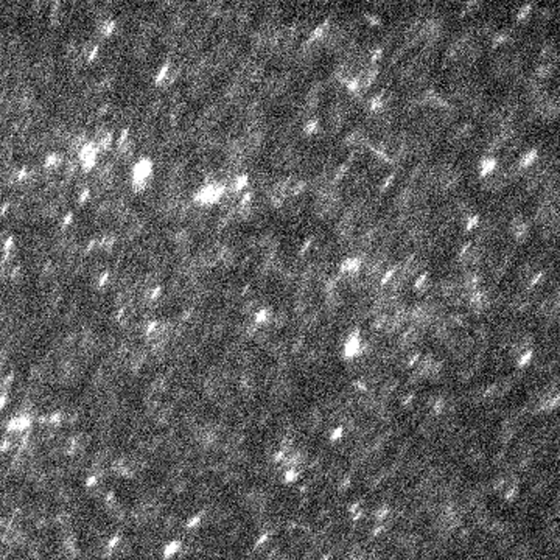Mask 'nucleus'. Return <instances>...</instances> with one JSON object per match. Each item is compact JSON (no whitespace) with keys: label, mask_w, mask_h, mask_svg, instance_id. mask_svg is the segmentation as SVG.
Here are the masks:
<instances>
[{"label":"nucleus","mask_w":560,"mask_h":560,"mask_svg":"<svg viewBox=\"0 0 560 560\" xmlns=\"http://www.w3.org/2000/svg\"><path fill=\"white\" fill-rule=\"evenodd\" d=\"M367 19H369L371 24H380V17L378 16H372V14H367Z\"/></svg>","instance_id":"23"},{"label":"nucleus","mask_w":560,"mask_h":560,"mask_svg":"<svg viewBox=\"0 0 560 560\" xmlns=\"http://www.w3.org/2000/svg\"><path fill=\"white\" fill-rule=\"evenodd\" d=\"M529 305H531V299L526 296H517L512 300V307L518 311H526Z\"/></svg>","instance_id":"13"},{"label":"nucleus","mask_w":560,"mask_h":560,"mask_svg":"<svg viewBox=\"0 0 560 560\" xmlns=\"http://www.w3.org/2000/svg\"><path fill=\"white\" fill-rule=\"evenodd\" d=\"M429 287V279H428V274L427 272H422L417 280L414 282V290L416 291H425L427 288Z\"/></svg>","instance_id":"15"},{"label":"nucleus","mask_w":560,"mask_h":560,"mask_svg":"<svg viewBox=\"0 0 560 560\" xmlns=\"http://www.w3.org/2000/svg\"><path fill=\"white\" fill-rule=\"evenodd\" d=\"M537 274V266H535V263H532V262H526V263H523L521 266H520V269H518V279H520V282H523V283H529V280L534 277V275Z\"/></svg>","instance_id":"8"},{"label":"nucleus","mask_w":560,"mask_h":560,"mask_svg":"<svg viewBox=\"0 0 560 560\" xmlns=\"http://www.w3.org/2000/svg\"><path fill=\"white\" fill-rule=\"evenodd\" d=\"M247 181H249V178H247L246 174H241V176H237V178L234 179V182H232V191H240V190H243V188L247 186Z\"/></svg>","instance_id":"16"},{"label":"nucleus","mask_w":560,"mask_h":560,"mask_svg":"<svg viewBox=\"0 0 560 560\" xmlns=\"http://www.w3.org/2000/svg\"><path fill=\"white\" fill-rule=\"evenodd\" d=\"M318 130H319V123H318L316 118H310V120L304 125V133H305L307 135H313V134H316Z\"/></svg>","instance_id":"17"},{"label":"nucleus","mask_w":560,"mask_h":560,"mask_svg":"<svg viewBox=\"0 0 560 560\" xmlns=\"http://www.w3.org/2000/svg\"><path fill=\"white\" fill-rule=\"evenodd\" d=\"M507 181L504 178L503 171L501 173H497V174H492V176L485 178L484 181V188L485 190H492V191H498V190H503V187L506 186Z\"/></svg>","instance_id":"6"},{"label":"nucleus","mask_w":560,"mask_h":560,"mask_svg":"<svg viewBox=\"0 0 560 560\" xmlns=\"http://www.w3.org/2000/svg\"><path fill=\"white\" fill-rule=\"evenodd\" d=\"M557 49L554 44H548L545 45L540 52V62H546V64H554L557 62Z\"/></svg>","instance_id":"9"},{"label":"nucleus","mask_w":560,"mask_h":560,"mask_svg":"<svg viewBox=\"0 0 560 560\" xmlns=\"http://www.w3.org/2000/svg\"><path fill=\"white\" fill-rule=\"evenodd\" d=\"M361 352H363V344L360 339V332L355 330V332L348 335L347 341L344 344V356L348 358V360H352V358L360 356Z\"/></svg>","instance_id":"3"},{"label":"nucleus","mask_w":560,"mask_h":560,"mask_svg":"<svg viewBox=\"0 0 560 560\" xmlns=\"http://www.w3.org/2000/svg\"><path fill=\"white\" fill-rule=\"evenodd\" d=\"M497 168H498V160L495 158H484L480 162V174L484 179L492 176V174L497 171Z\"/></svg>","instance_id":"7"},{"label":"nucleus","mask_w":560,"mask_h":560,"mask_svg":"<svg viewBox=\"0 0 560 560\" xmlns=\"http://www.w3.org/2000/svg\"><path fill=\"white\" fill-rule=\"evenodd\" d=\"M537 158H538V151L537 150H529V151H526L525 154L521 156L517 165H518L521 170H526V168L532 167V165H535Z\"/></svg>","instance_id":"10"},{"label":"nucleus","mask_w":560,"mask_h":560,"mask_svg":"<svg viewBox=\"0 0 560 560\" xmlns=\"http://www.w3.org/2000/svg\"><path fill=\"white\" fill-rule=\"evenodd\" d=\"M412 191H414V188L409 186L403 187L399 191V195L396 198V207L399 209V212H406L409 209V206L412 204Z\"/></svg>","instance_id":"5"},{"label":"nucleus","mask_w":560,"mask_h":560,"mask_svg":"<svg viewBox=\"0 0 560 560\" xmlns=\"http://www.w3.org/2000/svg\"><path fill=\"white\" fill-rule=\"evenodd\" d=\"M510 232L512 235L515 237V240L523 243L526 241V238L529 235V224L525 221V218L523 216H515L510 221Z\"/></svg>","instance_id":"4"},{"label":"nucleus","mask_w":560,"mask_h":560,"mask_svg":"<svg viewBox=\"0 0 560 560\" xmlns=\"http://www.w3.org/2000/svg\"><path fill=\"white\" fill-rule=\"evenodd\" d=\"M480 34H482V36H493V24L492 22L482 24L480 27Z\"/></svg>","instance_id":"21"},{"label":"nucleus","mask_w":560,"mask_h":560,"mask_svg":"<svg viewBox=\"0 0 560 560\" xmlns=\"http://www.w3.org/2000/svg\"><path fill=\"white\" fill-rule=\"evenodd\" d=\"M554 70H556V66L554 64H546V62H540L538 66H537V69H535V73L534 75L538 78V80H541V81H545L546 78H549V77H553V73H554Z\"/></svg>","instance_id":"11"},{"label":"nucleus","mask_w":560,"mask_h":560,"mask_svg":"<svg viewBox=\"0 0 560 560\" xmlns=\"http://www.w3.org/2000/svg\"><path fill=\"white\" fill-rule=\"evenodd\" d=\"M347 173H348V163H343V165H339V167H338V170H336V171H335V174H333V179H332V182H333V184H336V182H339L341 179H344Z\"/></svg>","instance_id":"18"},{"label":"nucleus","mask_w":560,"mask_h":560,"mask_svg":"<svg viewBox=\"0 0 560 560\" xmlns=\"http://www.w3.org/2000/svg\"><path fill=\"white\" fill-rule=\"evenodd\" d=\"M531 10H532V3H526V5H523L521 8H520V11H518V21H523V19H526V17L529 16V13H531Z\"/></svg>","instance_id":"20"},{"label":"nucleus","mask_w":560,"mask_h":560,"mask_svg":"<svg viewBox=\"0 0 560 560\" xmlns=\"http://www.w3.org/2000/svg\"><path fill=\"white\" fill-rule=\"evenodd\" d=\"M272 320V311L268 308H262L255 315V324H269Z\"/></svg>","instance_id":"12"},{"label":"nucleus","mask_w":560,"mask_h":560,"mask_svg":"<svg viewBox=\"0 0 560 560\" xmlns=\"http://www.w3.org/2000/svg\"><path fill=\"white\" fill-rule=\"evenodd\" d=\"M363 269V260L360 257H348V259H344L341 262V266H339V279H352V277H356L358 274L361 272Z\"/></svg>","instance_id":"2"},{"label":"nucleus","mask_w":560,"mask_h":560,"mask_svg":"<svg viewBox=\"0 0 560 560\" xmlns=\"http://www.w3.org/2000/svg\"><path fill=\"white\" fill-rule=\"evenodd\" d=\"M392 181H394V174H389V178H388V179H384L383 184H381V191H383V190H386V188L391 186V182H392Z\"/></svg>","instance_id":"22"},{"label":"nucleus","mask_w":560,"mask_h":560,"mask_svg":"<svg viewBox=\"0 0 560 560\" xmlns=\"http://www.w3.org/2000/svg\"><path fill=\"white\" fill-rule=\"evenodd\" d=\"M478 221H480V216L478 215H470L469 218H465V231L467 232H470L472 229L478 224Z\"/></svg>","instance_id":"19"},{"label":"nucleus","mask_w":560,"mask_h":560,"mask_svg":"<svg viewBox=\"0 0 560 560\" xmlns=\"http://www.w3.org/2000/svg\"><path fill=\"white\" fill-rule=\"evenodd\" d=\"M510 41V34L507 31H500V33H493V38H492V47H498V45H503Z\"/></svg>","instance_id":"14"},{"label":"nucleus","mask_w":560,"mask_h":560,"mask_svg":"<svg viewBox=\"0 0 560 560\" xmlns=\"http://www.w3.org/2000/svg\"><path fill=\"white\" fill-rule=\"evenodd\" d=\"M224 195V186L219 182H210L201 188L198 193V201L201 204H213L216 201H219Z\"/></svg>","instance_id":"1"}]
</instances>
